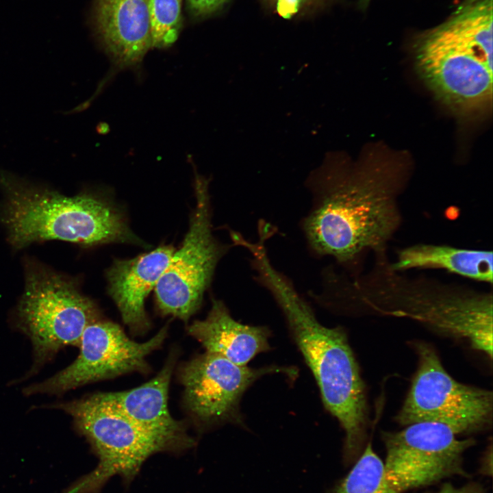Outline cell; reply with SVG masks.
I'll use <instances>...</instances> for the list:
<instances>
[{"instance_id": "12", "label": "cell", "mask_w": 493, "mask_h": 493, "mask_svg": "<svg viewBox=\"0 0 493 493\" xmlns=\"http://www.w3.org/2000/svg\"><path fill=\"white\" fill-rule=\"evenodd\" d=\"M456 435L448 426L434 422H415L399 431L383 433L385 468L424 485L465 475L462 455L475 441L459 440Z\"/></svg>"}, {"instance_id": "16", "label": "cell", "mask_w": 493, "mask_h": 493, "mask_svg": "<svg viewBox=\"0 0 493 493\" xmlns=\"http://www.w3.org/2000/svg\"><path fill=\"white\" fill-rule=\"evenodd\" d=\"M188 331L206 352L240 366H247L257 355L270 349V332L267 327L238 322L225 304L216 299H212L206 318L194 321Z\"/></svg>"}, {"instance_id": "9", "label": "cell", "mask_w": 493, "mask_h": 493, "mask_svg": "<svg viewBox=\"0 0 493 493\" xmlns=\"http://www.w3.org/2000/svg\"><path fill=\"white\" fill-rule=\"evenodd\" d=\"M195 183L197 204L188 231L155 288L160 311L185 321L201 307L218 263L234 246L214 236L208 181L197 177Z\"/></svg>"}, {"instance_id": "6", "label": "cell", "mask_w": 493, "mask_h": 493, "mask_svg": "<svg viewBox=\"0 0 493 493\" xmlns=\"http://www.w3.org/2000/svg\"><path fill=\"white\" fill-rule=\"evenodd\" d=\"M25 270V289L14 325L31 341L33 364L14 383L36 375L64 347L79 346L85 329L98 320L95 304L71 279L31 260Z\"/></svg>"}, {"instance_id": "1", "label": "cell", "mask_w": 493, "mask_h": 493, "mask_svg": "<svg viewBox=\"0 0 493 493\" xmlns=\"http://www.w3.org/2000/svg\"><path fill=\"white\" fill-rule=\"evenodd\" d=\"M401 166L371 157L354 168L325 165L313 172L307 181L311 206L300 223L312 255L345 266L367 249L382 252L400 224Z\"/></svg>"}, {"instance_id": "5", "label": "cell", "mask_w": 493, "mask_h": 493, "mask_svg": "<svg viewBox=\"0 0 493 493\" xmlns=\"http://www.w3.org/2000/svg\"><path fill=\"white\" fill-rule=\"evenodd\" d=\"M349 280L348 302L361 301L384 314L407 317L466 340L492 357V296L400 277L391 266Z\"/></svg>"}, {"instance_id": "19", "label": "cell", "mask_w": 493, "mask_h": 493, "mask_svg": "<svg viewBox=\"0 0 493 493\" xmlns=\"http://www.w3.org/2000/svg\"><path fill=\"white\" fill-rule=\"evenodd\" d=\"M182 0H148L151 47L165 48L177 40L181 27Z\"/></svg>"}, {"instance_id": "8", "label": "cell", "mask_w": 493, "mask_h": 493, "mask_svg": "<svg viewBox=\"0 0 493 493\" xmlns=\"http://www.w3.org/2000/svg\"><path fill=\"white\" fill-rule=\"evenodd\" d=\"M418 356L409 390L395 417L401 425L444 424L456 434L482 430L492 422V391L462 383L444 369L433 348L415 344Z\"/></svg>"}, {"instance_id": "10", "label": "cell", "mask_w": 493, "mask_h": 493, "mask_svg": "<svg viewBox=\"0 0 493 493\" xmlns=\"http://www.w3.org/2000/svg\"><path fill=\"white\" fill-rule=\"evenodd\" d=\"M167 330L165 326L148 341L137 342L118 325L97 320L85 329L78 346L79 354L73 363L52 377L25 387L23 393L61 395L92 382L146 372L147 357L162 344Z\"/></svg>"}, {"instance_id": "13", "label": "cell", "mask_w": 493, "mask_h": 493, "mask_svg": "<svg viewBox=\"0 0 493 493\" xmlns=\"http://www.w3.org/2000/svg\"><path fill=\"white\" fill-rule=\"evenodd\" d=\"M91 24L118 68L132 67L152 48L148 0H92Z\"/></svg>"}, {"instance_id": "15", "label": "cell", "mask_w": 493, "mask_h": 493, "mask_svg": "<svg viewBox=\"0 0 493 493\" xmlns=\"http://www.w3.org/2000/svg\"><path fill=\"white\" fill-rule=\"evenodd\" d=\"M174 363L170 357L153 379L139 387L94 395L140 427L191 446L193 440L184 423L175 420L168 408V387Z\"/></svg>"}, {"instance_id": "21", "label": "cell", "mask_w": 493, "mask_h": 493, "mask_svg": "<svg viewBox=\"0 0 493 493\" xmlns=\"http://www.w3.org/2000/svg\"><path fill=\"white\" fill-rule=\"evenodd\" d=\"M276 7L278 13L284 18L295 14L307 0H270Z\"/></svg>"}, {"instance_id": "3", "label": "cell", "mask_w": 493, "mask_h": 493, "mask_svg": "<svg viewBox=\"0 0 493 493\" xmlns=\"http://www.w3.org/2000/svg\"><path fill=\"white\" fill-rule=\"evenodd\" d=\"M416 66L436 98L457 114L483 115L492 103V0H466L414 45Z\"/></svg>"}, {"instance_id": "17", "label": "cell", "mask_w": 493, "mask_h": 493, "mask_svg": "<svg viewBox=\"0 0 493 493\" xmlns=\"http://www.w3.org/2000/svg\"><path fill=\"white\" fill-rule=\"evenodd\" d=\"M396 271L435 268L472 279L492 283V252L444 245L417 244L401 251L390 265Z\"/></svg>"}, {"instance_id": "18", "label": "cell", "mask_w": 493, "mask_h": 493, "mask_svg": "<svg viewBox=\"0 0 493 493\" xmlns=\"http://www.w3.org/2000/svg\"><path fill=\"white\" fill-rule=\"evenodd\" d=\"M331 493H394L385 477L384 462L370 442L349 473Z\"/></svg>"}, {"instance_id": "22", "label": "cell", "mask_w": 493, "mask_h": 493, "mask_svg": "<svg viewBox=\"0 0 493 493\" xmlns=\"http://www.w3.org/2000/svg\"><path fill=\"white\" fill-rule=\"evenodd\" d=\"M431 493H485V492L479 484L470 483L461 487L445 483L438 490Z\"/></svg>"}, {"instance_id": "11", "label": "cell", "mask_w": 493, "mask_h": 493, "mask_svg": "<svg viewBox=\"0 0 493 493\" xmlns=\"http://www.w3.org/2000/svg\"><path fill=\"white\" fill-rule=\"evenodd\" d=\"M273 373L295 375L292 368L240 366L216 354L205 352L185 364L180 370L186 409L199 424L211 427L225 423L242 425V397L261 377Z\"/></svg>"}, {"instance_id": "7", "label": "cell", "mask_w": 493, "mask_h": 493, "mask_svg": "<svg viewBox=\"0 0 493 493\" xmlns=\"http://www.w3.org/2000/svg\"><path fill=\"white\" fill-rule=\"evenodd\" d=\"M45 407L63 410L92 446L97 467L64 493H95L114 475L131 480L144 461L157 452L189 446L172 438L148 431L97 399L94 394Z\"/></svg>"}, {"instance_id": "2", "label": "cell", "mask_w": 493, "mask_h": 493, "mask_svg": "<svg viewBox=\"0 0 493 493\" xmlns=\"http://www.w3.org/2000/svg\"><path fill=\"white\" fill-rule=\"evenodd\" d=\"M253 279L273 296L320 390L323 405L345 434L344 451L359 450L368 422L365 385L342 328L320 323L292 281L277 270L265 250L250 259Z\"/></svg>"}, {"instance_id": "20", "label": "cell", "mask_w": 493, "mask_h": 493, "mask_svg": "<svg viewBox=\"0 0 493 493\" xmlns=\"http://www.w3.org/2000/svg\"><path fill=\"white\" fill-rule=\"evenodd\" d=\"M227 0H186L190 11L195 16H205L219 10Z\"/></svg>"}, {"instance_id": "14", "label": "cell", "mask_w": 493, "mask_h": 493, "mask_svg": "<svg viewBox=\"0 0 493 493\" xmlns=\"http://www.w3.org/2000/svg\"><path fill=\"white\" fill-rule=\"evenodd\" d=\"M175 251L171 245H162L132 259L116 260L107 270L109 294L132 331L149 328L145 299L155 290Z\"/></svg>"}, {"instance_id": "4", "label": "cell", "mask_w": 493, "mask_h": 493, "mask_svg": "<svg viewBox=\"0 0 493 493\" xmlns=\"http://www.w3.org/2000/svg\"><path fill=\"white\" fill-rule=\"evenodd\" d=\"M0 186L5 197L1 219L15 249L51 240L84 246L142 244L121 212L100 197H66L1 170Z\"/></svg>"}]
</instances>
